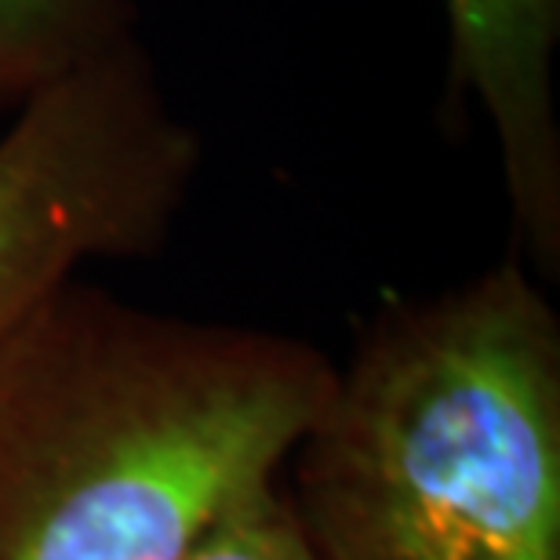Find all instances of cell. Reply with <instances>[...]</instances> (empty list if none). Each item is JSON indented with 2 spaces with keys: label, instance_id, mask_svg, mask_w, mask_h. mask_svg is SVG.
<instances>
[{
  "label": "cell",
  "instance_id": "cell-1",
  "mask_svg": "<svg viewBox=\"0 0 560 560\" xmlns=\"http://www.w3.org/2000/svg\"><path fill=\"white\" fill-rule=\"evenodd\" d=\"M331 383L295 335L66 280L0 339V560H183L284 477Z\"/></svg>",
  "mask_w": 560,
  "mask_h": 560
},
{
  "label": "cell",
  "instance_id": "cell-2",
  "mask_svg": "<svg viewBox=\"0 0 560 560\" xmlns=\"http://www.w3.org/2000/svg\"><path fill=\"white\" fill-rule=\"evenodd\" d=\"M284 469L317 560H560V317L528 266L386 302Z\"/></svg>",
  "mask_w": 560,
  "mask_h": 560
},
{
  "label": "cell",
  "instance_id": "cell-3",
  "mask_svg": "<svg viewBox=\"0 0 560 560\" xmlns=\"http://www.w3.org/2000/svg\"><path fill=\"white\" fill-rule=\"evenodd\" d=\"M200 161L139 37L15 109L0 136V339L84 262L161 252Z\"/></svg>",
  "mask_w": 560,
  "mask_h": 560
},
{
  "label": "cell",
  "instance_id": "cell-4",
  "mask_svg": "<svg viewBox=\"0 0 560 560\" xmlns=\"http://www.w3.org/2000/svg\"><path fill=\"white\" fill-rule=\"evenodd\" d=\"M452 95H474L495 131L521 252L560 273V125L553 55L560 0H444Z\"/></svg>",
  "mask_w": 560,
  "mask_h": 560
},
{
  "label": "cell",
  "instance_id": "cell-5",
  "mask_svg": "<svg viewBox=\"0 0 560 560\" xmlns=\"http://www.w3.org/2000/svg\"><path fill=\"white\" fill-rule=\"evenodd\" d=\"M136 37V0H0V117Z\"/></svg>",
  "mask_w": 560,
  "mask_h": 560
},
{
  "label": "cell",
  "instance_id": "cell-6",
  "mask_svg": "<svg viewBox=\"0 0 560 560\" xmlns=\"http://www.w3.org/2000/svg\"><path fill=\"white\" fill-rule=\"evenodd\" d=\"M183 560H317L291 506L284 477L273 480L211 524Z\"/></svg>",
  "mask_w": 560,
  "mask_h": 560
}]
</instances>
